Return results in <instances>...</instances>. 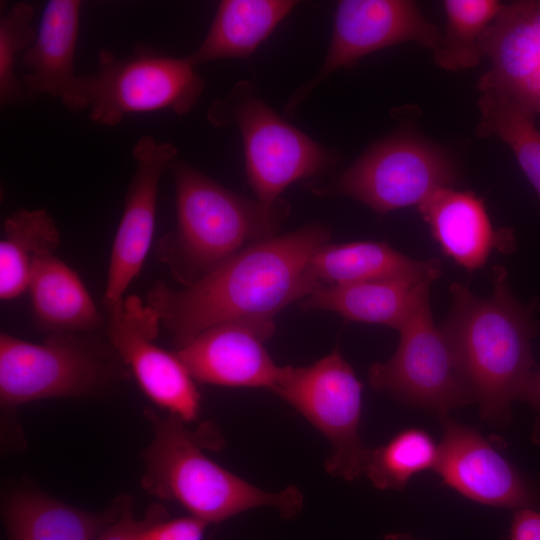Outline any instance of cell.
I'll return each mask as SVG.
<instances>
[{
  "instance_id": "obj_20",
  "label": "cell",
  "mask_w": 540,
  "mask_h": 540,
  "mask_svg": "<svg viewBox=\"0 0 540 540\" xmlns=\"http://www.w3.org/2000/svg\"><path fill=\"white\" fill-rule=\"evenodd\" d=\"M432 281L376 280L323 286L301 300L305 310H328L344 319L400 330Z\"/></svg>"
},
{
  "instance_id": "obj_16",
  "label": "cell",
  "mask_w": 540,
  "mask_h": 540,
  "mask_svg": "<svg viewBox=\"0 0 540 540\" xmlns=\"http://www.w3.org/2000/svg\"><path fill=\"white\" fill-rule=\"evenodd\" d=\"M274 327L232 321L212 326L178 347L176 354L194 380L272 391L280 375L265 348Z\"/></svg>"
},
{
  "instance_id": "obj_29",
  "label": "cell",
  "mask_w": 540,
  "mask_h": 540,
  "mask_svg": "<svg viewBox=\"0 0 540 540\" xmlns=\"http://www.w3.org/2000/svg\"><path fill=\"white\" fill-rule=\"evenodd\" d=\"M165 518L163 509L156 507L149 511L145 518L138 520L134 517L129 499L120 501L117 517L107 525L95 540H143L146 528L153 522Z\"/></svg>"
},
{
  "instance_id": "obj_32",
  "label": "cell",
  "mask_w": 540,
  "mask_h": 540,
  "mask_svg": "<svg viewBox=\"0 0 540 540\" xmlns=\"http://www.w3.org/2000/svg\"><path fill=\"white\" fill-rule=\"evenodd\" d=\"M522 400L529 403L538 414L532 437L536 443L540 444V369L534 371Z\"/></svg>"
},
{
  "instance_id": "obj_3",
  "label": "cell",
  "mask_w": 540,
  "mask_h": 540,
  "mask_svg": "<svg viewBox=\"0 0 540 540\" xmlns=\"http://www.w3.org/2000/svg\"><path fill=\"white\" fill-rule=\"evenodd\" d=\"M176 190L177 227L159 241L157 256L188 286L246 246L274 236L286 205L266 207L223 187L187 163L169 166Z\"/></svg>"
},
{
  "instance_id": "obj_11",
  "label": "cell",
  "mask_w": 540,
  "mask_h": 540,
  "mask_svg": "<svg viewBox=\"0 0 540 540\" xmlns=\"http://www.w3.org/2000/svg\"><path fill=\"white\" fill-rule=\"evenodd\" d=\"M416 42L434 52L442 33L408 0H344L337 5L332 38L317 74L300 86L286 105L294 109L326 77L360 58L404 42Z\"/></svg>"
},
{
  "instance_id": "obj_33",
  "label": "cell",
  "mask_w": 540,
  "mask_h": 540,
  "mask_svg": "<svg viewBox=\"0 0 540 540\" xmlns=\"http://www.w3.org/2000/svg\"><path fill=\"white\" fill-rule=\"evenodd\" d=\"M382 540H415L413 537H411L408 534L404 533H391L386 536Z\"/></svg>"
},
{
  "instance_id": "obj_5",
  "label": "cell",
  "mask_w": 540,
  "mask_h": 540,
  "mask_svg": "<svg viewBox=\"0 0 540 540\" xmlns=\"http://www.w3.org/2000/svg\"><path fill=\"white\" fill-rule=\"evenodd\" d=\"M203 89L204 80L189 56L172 57L146 44L125 57L102 48L96 71L78 77L75 111L89 108L91 121L106 126L131 113L170 110L184 115Z\"/></svg>"
},
{
  "instance_id": "obj_27",
  "label": "cell",
  "mask_w": 540,
  "mask_h": 540,
  "mask_svg": "<svg viewBox=\"0 0 540 540\" xmlns=\"http://www.w3.org/2000/svg\"><path fill=\"white\" fill-rule=\"evenodd\" d=\"M501 6L497 0H445V34L433 52L437 66L450 71L476 66L483 58L481 38Z\"/></svg>"
},
{
  "instance_id": "obj_6",
  "label": "cell",
  "mask_w": 540,
  "mask_h": 540,
  "mask_svg": "<svg viewBox=\"0 0 540 540\" xmlns=\"http://www.w3.org/2000/svg\"><path fill=\"white\" fill-rule=\"evenodd\" d=\"M207 118L214 126L235 124L242 135L248 182L257 201L266 207L293 182L312 176L330 164L333 154L298 130L256 93L247 81L214 101Z\"/></svg>"
},
{
  "instance_id": "obj_14",
  "label": "cell",
  "mask_w": 540,
  "mask_h": 540,
  "mask_svg": "<svg viewBox=\"0 0 540 540\" xmlns=\"http://www.w3.org/2000/svg\"><path fill=\"white\" fill-rule=\"evenodd\" d=\"M177 153L173 144L158 142L148 135L142 136L132 149L136 169L111 250L103 299L108 310L124 298L142 268L153 239L160 177Z\"/></svg>"
},
{
  "instance_id": "obj_7",
  "label": "cell",
  "mask_w": 540,
  "mask_h": 540,
  "mask_svg": "<svg viewBox=\"0 0 540 540\" xmlns=\"http://www.w3.org/2000/svg\"><path fill=\"white\" fill-rule=\"evenodd\" d=\"M399 333L392 357L369 368L373 389L439 418L475 402L447 336L434 322L430 291L421 297Z\"/></svg>"
},
{
  "instance_id": "obj_12",
  "label": "cell",
  "mask_w": 540,
  "mask_h": 540,
  "mask_svg": "<svg viewBox=\"0 0 540 540\" xmlns=\"http://www.w3.org/2000/svg\"><path fill=\"white\" fill-rule=\"evenodd\" d=\"M108 338L131 367L146 395L184 422L200 411V394L190 372L175 353L155 343L160 320L155 310L135 295L109 310Z\"/></svg>"
},
{
  "instance_id": "obj_15",
  "label": "cell",
  "mask_w": 540,
  "mask_h": 540,
  "mask_svg": "<svg viewBox=\"0 0 540 540\" xmlns=\"http://www.w3.org/2000/svg\"><path fill=\"white\" fill-rule=\"evenodd\" d=\"M480 45L491 66L478 89L499 91L540 112V0L502 4Z\"/></svg>"
},
{
  "instance_id": "obj_19",
  "label": "cell",
  "mask_w": 540,
  "mask_h": 540,
  "mask_svg": "<svg viewBox=\"0 0 540 540\" xmlns=\"http://www.w3.org/2000/svg\"><path fill=\"white\" fill-rule=\"evenodd\" d=\"M307 272L318 288L387 279L433 282L441 263L410 258L384 242L328 243L313 254Z\"/></svg>"
},
{
  "instance_id": "obj_22",
  "label": "cell",
  "mask_w": 540,
  "mask_h": 540,
  "mask_svg": "<svg viewBox=\"0 0 540 540\" xmlns=\"http://www.w3.org/2000/svg\"><path fill=\"white\" fill-rule=\"evenodd\" d=\"M290 0H224L209 31L189 56L197 67L206 62L249 58L296 6Z\"/></svg>"
},
{
  "instance_id": "obj_23",
  "label": "cell",
  "mask_w": 540,
  "mask_h": 540,
  "mask_svg": "<svg viewBox=\"0 0 540 540\" xmlns=\"http://www.w3.org/2000/svg\"><path fill=\"white\" fill-rule=\"evenodd\" d=\"M119 510L120 501L107 512L91 513L24 492L11 498L5 518L10 540H95Z\"/></svg>"
},
{
  "instance_id": "obj_24",
  "label": "cell",
  "mask_w": 540,
  "mask_h": 540,
  "mask_svg": "<svg viewBox=\"0 0 540 540\" xmlns=\"http://www.w3.org/2000/svg\"><path fill=\"white\" fill-rule=\"evenodd\" d=\"M0 242V297L10 300L28 289L35 260L54 254L60 233L45 209H19L3 224Z\"/></svg>"
},
{
  "instance_id": "obj_10",
  "label": "cell",
  "mask_w": 540,
  "mask_h": 540,
  "mask_svg": "<svg viewBox=\"0 0 540 540\" xmlns=\"http://www.w3.org/2000/svg\"><path fill=\"white\" fill-rule=\"evenodd\" d=\"M105 368L75 334L32 343L0 336V398L4 406L84 394L98 387Z\"/></svg>"
},
{
  "instance_id": "obj_28",
  "label": "cell",
  "mask_w": 540,
  "mask_h": 540,
  "mask_svg": "<svg viewBox=\"0 0 540 540\" xmlns=\"http://www.w3.org/2000/svg\"><path fill=\"white\" fill-rule=\"evenodd\" d=\"M34 6L17 2L0 19V102L2 106L26 98L21 79L15 73V61L35 41L37 29L32 20Z\"/></svg>"
},
{
  "instance_id": "obj_1",
  "label": "cell",
  "mask_w": 540,
  "mask_h": 540,
  "mask_svg": "<svg viewBox=\"0 0 540 540\" xmlns=\"http://www.w3.org/2000/svg\"><path fill=\"white\" fill-rule=\"evenodd\" d=\"M330 238L329 229L312 224L259 240L181 289L155 284L147 304L178 347L225 322L275 328L273 319L280 310L318 289L307 267Z\"/></svg>"
},
{
  "instance_id": "obj_4",
  "label": "cell",
  "mask_w": 540,
  "mask_h": 540,
  "mask_svg": "<svg viewBox=\"0 0 540 540\" xmlns=\"http://www.w3.org/2000/svg\"><path fill=\"white\" fill-rule=\"evenodd\" d=\"M153 439L144 452V487L153 495L174 500L208 525L240 513L270 507L283 519L302 510L303 495L294 486L261 489L208 458L195 436L175 415L162 417L147 409Z\"/></svg>"
},
{
  "instance_id": "obj_18",
  "label": "cell",
  "mask_w": 540,
  "mask_h": 540,
  "mask_svg": "<svg viewBox=\"0 0 540 540\" xmlns=\"http://www.w3.org/2000/svg\"><path fill=\"white\" fill-rule=\"evenodd\" d=\"M81 7L78 0L46 3L36 39L22 55L28 69L21 77L26 98L48 95L75 111L79 75L75 74L74 58Z\"/></svg>"
},
{
  "instance_id": "obj_31",
  "label": "cell",
  "mask_w": 540,
  "mask_h": 540,
  "mask_svg": "<svg viewBox=\"0 0 540 540\" xmlns=\"http://www.w3.org/2000/svg\"><path fill=\"white\" fill-rule=\"evenodd\" d=\"M510 540H540V510H515L509 532Z\"/></svg>"
},
{
  "instance_id": "obj_21",
  "label": "cell",
  "mask_w": 540,
  "mask_h": 540,
  "mask_svg": "<svg viewBox=\"0 0 540 540\" xmlns=\"http://www.w3.org/2000/svg\"><path fill=\"white\" fill-rule=\"evenodd\" d=\"M37 324L51 334L91 331L102 323L78 274L54 254L35 260L28 289Z\"/></svg>"
},
{
  "instance_id": "obj_25",
  "label": "cell",
  "mask_w": 540,
  "mask_h": 540,
  "mask_svg": "<svg viewBox=\"0 0 540 540\" xmlns=\"http://www.w3.org/2000/svg\"><path fill=\"white\" fill-rule=\"evenodd\" d=\"M480 92L477 134L508 144L540 200V130L534 113L499 91Z\"/></svg>"
},
{
  "instance_id": "obj_26",
  "label": "cell",
  "mask_w": 540,
  "mask_h": 540,
  "mask_svg": "<svg viewBox=\"0 0 540 540\" xmlns=\"http://www.w3.org/2000/svg\"><path fill=\"white\" fill-rule=\"evenodd\" d=\"M439 445L423 429L408 428L376 448H367L363 474L381 490H399L417 473L435 469Z\"/></svg>"
},
{
  "instance_id": "obj_30",
  "label": "cell",
  "mask_w": 540,
  "mask_h": 540,
  "mask_svg": "<svg viewBox=\"0 0 540 540\" xmlns=\"http://www.w3.org/2000/svg\"><path fill=\"white\" fill-rule=\"evenodd\" d=\"M207 526L192 515L172 520L163 518L146 528L143 540H202Z\"/></svg>"
},
{
  "instance_id": "obj_2",
  "label": "cell",
  "mask_w": 540,
  "mask_h": 540,
  "mask_svg": "<svg viewBox=\"0 0 540 540\" xmlns=\"http://www.w3.org/2000/svg\"><path fill=\"white\" fill-rule=\"evenodd\" d=\"M503 266L492 269L493 289L486 297L452 282V304L441 324L479 404L483 419L496 426L511 420V406L522 400L534 373L532 340L540 325L535 306L512 294Z\"/></svg>"
},
{
  "instance_id": "obj_9",
  "label": "cell",
  "mask_w": 540,
  "mask_h": 540,
  "mask_svg": "<svg viewBox=\"0 0 540 540\" xmlns=\"http://www.w3.org/2000/svg\"><path fill=\"white\" fill-rule=\"evenodd\" d=\"M457 179L455 164L443 150L414 133L400 132L368 148L330 190L385 214L418 207Z\"/></svg>"
},
{
  "instance_id": "obj_8",
  "label": "cell",
  "mask_w": 540,
  "mask_h": 540,
  "mask_svg": "<svg viewBox=\"0 0 540 540\" xmlns=\"http://www.w3.org/2000/svg\"><path fill=\"white\" fill-rule=\"evenodd\" d=\"M362 383L338 349L306 367L281 366L272 391L328 440V473L347 481L363 475L367 448L359 427Z\"/></svg>"
},
{
  "instance_id": "obj_17",
  "label": "cell",
  "mask_w": 540,
  "mask_h": 540,
  "mask_svg": "<svg viewBox=\"0 0 540 540\" xmlns=\"http://www.w3.org/2000/svg\"><path fill=\"white\" fill-rule=\"evenodd\" d=\"M418 210L443 254L469 273L482 268L493 251L516 248L513 230L494 228L484 200L472 191L438 189Z\"/></svg>"
},
{
  "instance_id": "obj_13",
  "label": "cell",
  "mask_w": 540,
  "mask_h": 540,
  "mask_svg": "<svg viewBox=\"0 0 540 540\" xmlns=\"http://www.w3.org/2000/svg\"><path fill=\"white\" fill-rule=\"evenodd\" d=\"M443 438L434 471L475 502L501 508L540 509V487L501 455L474 428L440 418Z\"/></svg>"
}]
</instances>
